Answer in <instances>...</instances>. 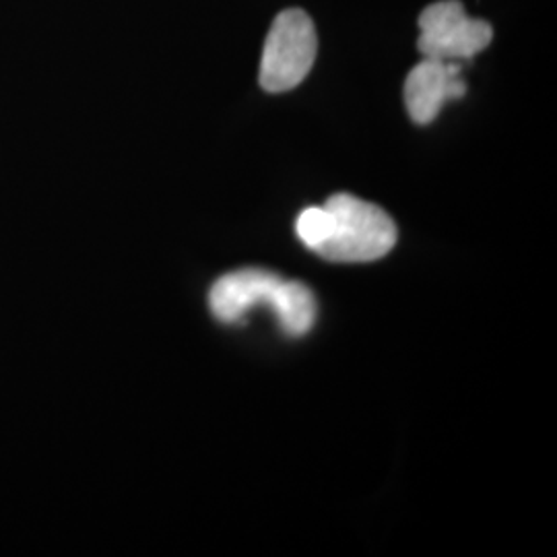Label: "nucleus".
Listing matches in <instances>:
<instances>
[{
    "mask_svg": "<svg viewBox=\"0 0 557 557\" xmlns=\"http://www.w3.org/2000/svg\"><path fill=\"white\" fill-rule=\"evenodd\" d=\"M209 306L221 322H238L252 308L271 306L281 329L292 337L306 335L317 320V299L306 285L260 269H242L215 281Z\"/></svg>",
    "mask_w": 557,
    "mask_h": 557,
    "instance_id": "nucleus-1",
    "label": "nucleus"
},
{
    "mask_svg": "<svg viewBox=\"0 0 557 557\" xmlns=\"http://www.w3.org/2000/svg\"><path fill=\"white\" fill-rule=\"evenodd\" d=\"M324 209L331 234L320 246L322 259L333 262H372L386 257L397 242V225L380 207L351 195H335Z\"/></svg>",
    "mask_w": 557,
    "mask_h": 557,
    "instance_id": "nucleus-2",
    "label": "nucleus"
},
{
    "mask_svg": "<svg viewBox=\"0 0 557 557\" xmlns=\"http://www.w3.org/2000/svg\"><path fill=\"white\" fill-rule=\"evenodd\" d=\"M319 52L317 27L301 9H287L273 21L260 60V85L269 94L298 87Z\"/></svg>",
    "mask_w": 557,
    "mask_h": 557,
    "instance_id": "nucleus-3",
    "label": "nucleus"
},
{
    "mask_svg": "<svg viewBox=\"0 0 557 557\" xmlns=\"http://www.w3.org/2000/svg\"><path fill=\"white\" fill-rule=\"evenodd\" d=\"M419 52L425 59L469 60L483 52L494 38L487 21L467 15L462 2L440 0L419 15Z\"/></svg>",
    "mask_w": 557,
    "mask_h": 557,
    "instance_id": "nucleus-4",
    "label": "nucleus"
},
{
    "mask_svg": "<svg viewBox=\"0 0 557 557\" xmlns=\"http://www.w3.org/2000/svg\"><path fill=\"white\" fill-rule=\"evenodd\" d=\"M467 94L460 64L453 60L425 59L411 69L405 81V103L418 124H430L446 101Z\"/></svg>",
    "mask_w": 557,
    "mask_h": 557,
    "instance_id": "nucleus-5",
    "label": "nucleus"
},
{
    "mask_svg": "<svg viewBox=\"0 0 557 557\" xmlns=\"http://www.w3.org/2000/svg\"><path fill=\"white\" fill-rule=\"evenodd\" d=\"M331 234V215L324 207L306 209L298 220V236L310 250H319Z\"/></svg>",
    "mask_w": 557,
    "mask_h": 557,
    "instance_id": "nucleus-6",
    "label": "nucleus"
}]
</instances>
